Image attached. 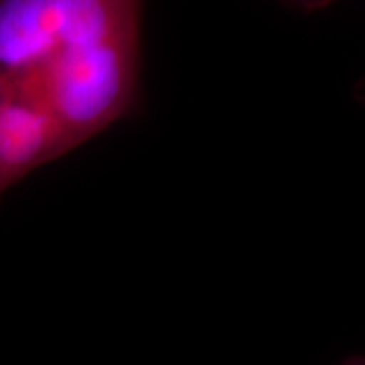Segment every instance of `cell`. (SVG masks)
Wrapping results in <instances>:
<instances>
[{"instance_id":"obj_1","label":"cell","mask_w":365,"mask_h":365,"mask_svg":"<svg viewBox=\"0 0 365 365\" xmlns=\"http://www.w3.org/2000/svg\"><path fill=\"white\" fill-rule=\"evenodd\" d=\"M144 0H0V201L143 110Z\"/></svg>"},{"instance_id":"obj_2","label":"cell","mask_w":365,"mask_h":365,"mask_svg":"<svg viewBox=\"0 0 365 365\" xmlns=\"http://www.w3.org/2000/svg\"><path fill=\"white\" fill-rule=\"evenodd\" d=\"M282 4H287L294 11H302V13H314V11H321L329 4H333L335 0H278Z\"/></svg>"},{"instance_id":"obj_3","label":"cell","mask_w":365,"mask_h":365,"mask_svg":"<svg viewBox=\"0 0 365 365\" xmlns=\"http://www.w3.org/2000/svg\"><path fill=\"white\" fill-rule=\"evenodd\" d=\"M347 365H365L364 359H359V361H351V364H347Z\"/></svg>"}]
</instances>
